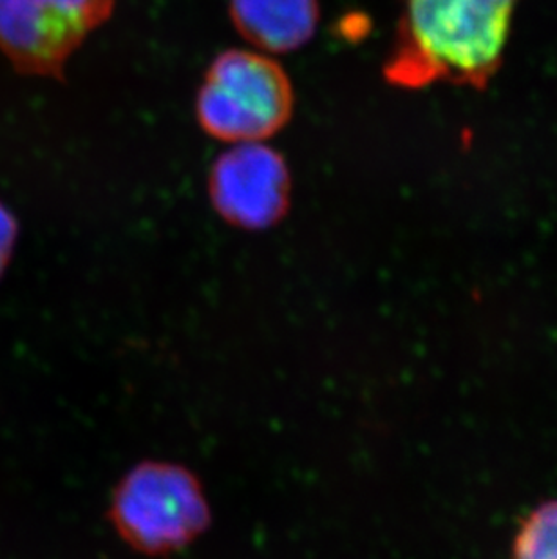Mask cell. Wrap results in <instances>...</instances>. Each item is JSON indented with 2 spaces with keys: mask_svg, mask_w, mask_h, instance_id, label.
<instances>
[{
  "mask_svg": "<svg viewBox=\"0 0 557 559\" xmlns=\"http://www.w3.org/2000/svg\"><path fill=\"white\" fill-rule=\"evenodd\" d=\"M520 0H402L391 85L422 90L452 84L484 90L500 69Z\"/></svg>",
  "mask_w": 557,
  "mask_h": 559,
  "instance_id": "cell-1",
  "label": "cell"
},
{
  "mask_svg": "<svg viewBox=\"0 0 557 559\" xmlns=\"http://www.w3.org/2000/svg\"><path fill=\"white\" fill-rule=\"evenodd\" d=\"M294 109V84L283 66L248 49L217 55L195 95L198 123L220 142L269 140L288 126Z\"/></svg>",
  "mask_w": 557,
  "mask_h": 559,
  "instance_id": "cell-2",
  "label": "cell"
},
{
  "mask_svg": "<svg viewBox=\"0 0 557 559\" xmlns=\"http://www.w3.org/2000/svg\"><path fill=\"white\" fill-rule=\"evenodd\" d=\"M121 538L145 555H167L189 545L209 522L200 481L174 464L138 465L121 480L112 500Z\"/></svg>",
  "mask_w": 557,
  "mask_h": 559,
  "instance_id": "cell-3",
  "label": "cell"
},
{
  "mask_svg": "<svg viewBox=\"0 0 557 559\" xmlns=\"http://www.w3.org/2000/svg\"><path fill=\"white\" fill-rule=\"evenodd\" d=\"M116 0H0V53L16 73L63 80L82 44L100 29Z\"/></svg>",
  "mask_w": 557,
  "mask_h": 559,
  "instance_id": "cell-4",
  "label": "cell"
},
{
  "mask_svg": "<svg viewBox=\"0 0 557 559\" xmlns=\"http://www.w3.org/2000/svg\"><path fill=\"white\" fill-rule=\"evenodd\" d=\"M209 198L220 216L242 230H269L292 203V175L283 154L264 143H236L212 164Z\"/></svg>",
  "mask_w": 557,
  "mask_h": 559,
  "instance_id": "cell-5",
  "label": "cell"
},
{
  "mask_svg": "<svg viewBox=\"0 0 557 559\" xmlns=\"http://www.w3.org/2000/svg\"><path fill=\"white\" fill-rule=\"evenodd\" d=\"M232 24L247 43L266 53H294L316 35L319 0H230Z\"/></svg>",
  "mask_w": 557,
  "mask_h": 559,
  "instance_id": "cell-6",
  "label": "cell"
},
{
  "mask_svg": "<svg viewBox=\"0 0 557 559\" xmlns=\"http://www.w3.org/2000/svg\"><path fill=\"white\" fill-rule=\"evenodd\" d=\"M512 559H557V500L536 507L521 523Z\"/></svg>",
  "mask_w": 557,
  "mask_h": 559,
  "instance_id": "cell-7",
  "label": "cell"
},
{
  "mask_svg": "<svg viewBox=\"0 0 557 559\" xmlns=\"http://www.w3.org/2000/svg\"><path fill=\"white\" fill-rule=\"evenodd\" d=\"M19 239V222L4 201H0V277L4 275L15 252Z\"/></svg>",
  "mask_w": 557,
  "mask_h": 559,
  "instance_id": "cell-8",
  "label": "cell"
}]
</instances>
